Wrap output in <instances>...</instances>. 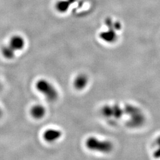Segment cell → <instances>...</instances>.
<instances>
[{
    "label": "cell",
    "instance_id": "obj_6",
    "mask_svg": "<svg viewBox=\"0 0 160 160\" xmlns=\"http://www.w3.org/2000/svg\"><path fill=\"white\" fill-rule=\"evenodd\" d=\"M70 6V2L67 1H59L56 4V9L60 12H66L68 10Z\"/></svg>",
    "mask_w": 160,
    "mask_h": 160
},
{
    "label": "cell",
    "instance_id": "obj_2",
    "mask_svg": "<svg viewBox=\"0 0 160 160\" xmlns=\"http://www.w3.org/2000/svg\"><path fill=\"white\" fill-rule=\"evenodd\" d=\"M35 87L36 90L44 96L49 102H53L58 98L59 92L57 88L49 81L46 79H39L36 82Z\"/></svg>",
    "mask_w": 160,
    "mask_h": 160
},
{
    "label": "cell",
    "instance_id": "obj_8",
    "mask_svg": "<svg viewBox=\"0 0 160 160\" xmlns=\"http://www.w3.org/2000/svg\"><path fill=\"white\" fill-rule=\"evenodd\" d=\"M2 114H3V111H2V108L0 107V118L2 117Z\"/></svg>",
    "mask_w": 160,
    "mask_h": 160
},
{
    "label": "cell",
    "instance_id": "obj_3",
    "mask_svg": "<svg viewBox=\"0 0 160 160\" xmlns=\"http://www.w3.org/2000/svg\"><path fill=\"white\" fill-rule=\"evenodd\" d=\"M62 136V132L58 129L49 128L46 129L43 133V138L49 143L57 142Z\"/></svg>",
    "mask_w": 160,
    "mask_h": 160
},
{
    "label": "cell",
    "instance_id": "obj_7",
    "mask_svg": "<svg viewBox=\"0 0 160 160\" xmlns=\"http://www.w3.org/2000/svg\"><path fill=\"white\" fill-rule=\"evenodd\" d=\"M100 38L107 41H112L116 39V34L113 29H110L108 31L104 32L100 34Z\"/></svg>",
    "mask_w": 160,
    "mask_h": 160
},
{
    "label": "cell",
    "instance_id": "obj_1",
    "mask_svg": "<svg viewBox=\"0 0 160 160\" xmlns=\"http://www.w3.org/2000/svg\"><path fill=\"white\" fill-rule=\"evenodd\" d=\"M26 45V41L22 36H12L7 45L1 49V54L6 59L11 60L16 57L18 52L22 51Z\"/></svg>",
    "mask_w": 160,
    "mask_h": 160
},
{
    "label": "cell",
    "instance_id": "obj_10",
    "mask_svg": "<svg viewBox=\"0 0 160 160\" xmlns=\"http://www.w3.org/2000/svg\"><path fill=\"white\" fill-rule=\"evenodd\" d=\"M1 88V81H0V90Z\"/></svg>",
    "mask_w": 160,
    "mask_h": 160
},
{
    "label": "cell",
    "instance_id": "obj_5",
    "mask_svg": "<svg viewBox=\"0 0 160 160\" xmlns=\"http://www.w3.org/2000/svg\"><path fill=\"white\" fill-rule=\"evenodd\" d=\"M88 82L87 76L84 74L77 75L74 80V86L77 90H82L86 87Z\"/></svg>",
    "mask_w": 160,
    "mask_h": 160
},
{
    "label": "cell",
    "instance_id": "obj_9",
    "mask_svg": "<svg viewBox=\"0 0 160 160\" xmlns=\"http://www.w3.org/2000/svg\"><path fill=\"white\" fill-rule=\"evenodd\" d=\"M75 1H76V0H69V1L70 2H74Z\"/></svg>",
    "mask_w": 160,
    "mask_h": 160
},
{
    "label": "cell",
    "instance_id": "obj_4",
    "mask_svg": "<svg viewBox=\"0 0 160 160\" xmlns=\"http://www.w3.org/2000/svg\"><path fill=\"white\" fill-rule=\"evenodd\" d=\"M30 115L36 120L43 119L46 114V109L42 104H35L32 107L30 110Z\"/></svg>",
    "mask_w": 160,
    "mask_h": 160
}]
</instances>
